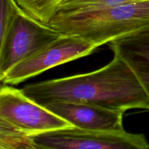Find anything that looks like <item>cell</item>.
<instances>
[{
	"instance_id": "obj_9",
	"label": "cell",
	"mask_w": 149,
	"mask_h": 149,
	"mask_svg": "<svg viewBox=\"0 0 149 149\" xmlns=\"http://www.w3.org/2000/svg\"><path fill=\"white\" fill-rule=\"evenodd\" d=\"M141 0H63L56 13H77L113 8ZM55 13V14H56Z\"/></svg>"
},
{
	"instance_id": "obj_10",
	"label": "cell",
	"mask_w": 149,
	"mask_h": 149,
	"mask_svg": "<svg viewBox=\"0 0 149 149\" xmlns=\"http://www.w3.org/2000/svg\"><path fill=\"white\" fill-rule=\"evenodd\" d=\"M24 11L39 21L49 25L63 0H15Z\"/></svg>"
},
{
	"instance_id": "obj_2",
	"label": "cell",
	"mask_w": 149,
	"mask_h": 149,
	"mask_svg": "<svg viewBox=\"0 0 149 149\" xmlns=\"http://www.w3.org/2000/svg\"><path fill=\"white\" fill-rule=\"evenodd\" d=\"M49 26L63 34L80 36L97 47L149 30V0L113 8L77 13H56Z\"/></svg>"
},
{
	"instance_id": "obj_12",
	"label": "cell",
	"mask_w": 149,
	"mask_h": 149,
	"mask_svg": "<svg viewBox=\"0 0 149 149\" xmlns=\"http://www.w3.org/2000/svg\"><path fill=\"white\" fill-rule=\"evenodd\" d=\"M21 9L15 0H1L0 40L6 36L13 20Z\"/></svg>"
},
{
	"instance_id": "obj_4",
	"label": "cell",
	"mask_w": 149,
	"mask_h": 149,
	"mask_svg": "<svg viewBox=\"0 0 149 149\" xmlns=\"http://www.w3.org/2000/svg\"><path fill=\"white\" fill-rule=\"evenodd\" d=\"M39 149H149L143 134L87 130L69 127L29 135Z\"/></svg>"
},
{
	"instance_id": "obj_7",
	"label": "cell",
	"mask_w": 149,
	"mask_h": 149,
	"mask_svg": "<svg viewBox=\"0 0 149 149\" xmlns=\"http://www.w3.org/2000/svg\"><path fill=\"white\" fill-rule=\"evenodd\" d=\"M45 108L69 122L72 126L87 130H123L125 112L95 105L74 102H54Z\"/></svg>"
},
{
	"instance_id": "obj_11",
	"label": "cell",
	"mask_w": 149,
	"mask_h": 149,
	"mask_svg": "<svg viewBox=\"0 0 149 149\" xmlns=\"http://www.w3.org/2000/svg\"><path fill=\"white\" fill-rule=\"evenodd\" d=\"M0 149H39L30 136L0 120Z\"/></svg>"
},
{
	"instance_id": "obj_5",
	"label": "cell",
	"mask_w": 149,
	"mask_h": 149,
	"mask_svg": "<svg viewBox=\"0 0 149 149\" xmlns=\"http://www.w3.org/2000/svg\"><path fill=\"white\" fill-rule=\"evenodd\" d=\"M0 120L28 135L74 127L29 98L22 90L7 84L0 90Z\"/></svg>"
},
{
	"instance_id": "obj_1",
	"label": "cell",
	"mask_w": 149,
	"mask_h": 149,
	"mask_svg": "<svg viewBox=\"0 0 149 149\" xmlns=\"http://www.w3.org/2000/svg\"><path fill=\"white\" fill-rule=\"evenodd\" d=\"M22 91L43 106L63 101L123 112L133 109L149 111L148 95L132 70L116 55L96 71L31 84Z\"/></svg>"
},
{
	"instance_id": "obj_6",
	"label": "cell",
	"mask_w": 149,
	"mask_h": 149,
	"mask_svg": "<svg viewBox=\"0 0 149 149\" xmlns=\"http://www.w3.org/2000/svg\"><path fill=\"white\" fill-rule=\"evenodd\" d=\"M98 47L80 36L63 34L45 48L15 65L4 77L3 84H20L55 66L90 55Z\"/></svg>"
},
{
	"instance_id": "obj_3",
	"label": "cell",
	"mask_w": 149,
	"mask_h": 149,
	"mask_svg": "<svg viewBox=\"0 0 149 149\" xmlns=\"http://www.w3.org/2000/svg\"><path fill=\"white\" fill-rule=\"evenodd\" d=\"M63 33L21 9L0 40V79L15 65L39 52Z\"/></svg>"
},
{
	"instance_id": "obj_8",
	"label": "cell",
	"mask_w": 149,
	"mask_h": 149,
	"mask_svg": "<svg viewBox=\"0 0 149 149\" xmlns=\"http://www.w3.org/2000/svg\"><path fill=\"white\" fill-rule=\"evenodd\" d=\"M109 47L132 70L149 97V30L112 41Z\"/></svg>"
}]
</instances>
